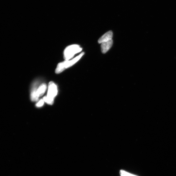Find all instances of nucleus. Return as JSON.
<instances>
[{
    "label": "nucleus",
    "instance_id": "nucleus-1",
    "mask_svg": "<svg viewBox=\"0 0 176 176\" xmlns=\"http://www.w3.org/2000/svg\"><path fill=\"white\" fill-rule=\"evenodd\" d=\"M84 52H82L74 59L60 63L58 65L56 69V74L61 73L64 71L65 69L71 67L79 60L84 55Z\"/></svg>",
    "mask_w": 176,
    "mask_h": 176
},
{
    "label": "nucleus",
    "instance_id": "nucleus-2",
    "mask_svg": "<svg viewBox=\"0 0 176 176\" xmlns=\"http://www.w3.org/2000/svg\"><path fill=\"white\" fill-rule=\"evenodd\" d=\"M57 93L58 89L56 85L53 82H50L48 84V95L43 98L44 101L48 105H52L54 103V98Z\"/></svg>",
    "mask_w": 176,
    "mask_h": 176
},
{
    "label": "nucleus",
    "instance_id": "nucleus-3",
    "mask_svg": "<svg viewBox=\"0 0 176 176\" xmlns=\"http://www.w3.org/2000/svg\"><path fill=\"white\" fill-rule=\"evenodd\" d=\"M82 48L77 45H69L66 48L64 52V58L65 61L70 60L77 53L80 52Z\"/></svg>",
    "mask_w": 176,
    "mask_h": 176
},
{
    "label": "nucleus",
    "instance_id": "nucleus-4",
    "mask_svg": "<svg viewBox=\"0 0 176 176\" xmlns=\"http://www.w3.org/2000/svg\"><path fill=\"white\" fill-rule=\"evenodd\" d=\"M36 86L35 85L32 90L35 92L37 96L39 98V97L42 96L45 92L47 88L46 84L45 83H43L40 85L38 89Z\"/></svg>",
    "mask_w": 176,
    "mask_h": 176
},
{
    "label": "nucleus",
    "instance_id": "nucleus-5",
    "mask_svg": "<svg viewBox=\"0 0 176 176\" xmlns=\"http://www.w3.org/2000/svg\"><path fill=\"white\" fill-rule=\"evenodd\" d=\"M113 44L112 40L108 41L101 43V48L102 52L105 54L111 48Z\"/></svg>",
    "mask_w": 176,
    "mask_h": 176
},
{
    "label": "nucleus",
    "instance_id": "nucleus-6",
    "mask_svg": "<svg viewBox=\"0 0 176 176\" xmlns=\"http://www.w3.org/2000/svg\"><path fill=\"white\" fill-rule=\"evenodd\" d=\"M113 36V33L111 31H109L102 36L98 40V43H99L112 40Z\"/></svg>",
    "mask_w": 176,
    "mask_h": 176
},
{
    "label": "nucleus",
    "instance_id": "nucleus-7",
    "mask_svg": "<svg viewBox=\"0 0 176 176\" xmlns=\"http://www.w3.org/2000/svg\"><path fill=\"white\" fill-rule=\"evenodd\" d=\"M120 176H137L128 173L124 170H121L120 172Z\"/></svg>",
    "mask_w": 176,
    "mask_h": 176
},
{
    "label": "nucleus",
    "instance_id": "nucleus-8",
    "mask_svg": "<svg viewBox=\"0 0 176 176\" xmlns=\"http://www.w3.org/2000/svg\"><path fill=\"white\" fill-rule=\"evenodd\" d=\"M44 101L43 100H40V101L37 104L36 106L37 107H40L42 106L44 104Z\"/></svg>",
    "mask_w": 176,
    "mask_h": 176
}]
</instances>
